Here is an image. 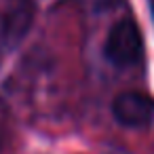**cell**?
<instances>
[{"instance_id": "obj_3", "label": "cell", "mask_w": 154, "mask_h": 154, "mask_svg": "<svg viewBox=\"0 0 154 154\" xmlns=\"http://www.w3.org/2000/svg\"><path fill=\"white\" fill-rule=\"evenodd\" d=\"M112 114L125 127H143L154 116V99L139 91H125L114 97Z\"/></svg>"}, {"instance_id": "obj_4", "label": "cell", "mask_w": 154, "mask_h": 154, "mask_svg": "<svg viewBox=\"0 0 154 154\" xmlns=\"http://www.w3.org/2000/svg\"><path fill=\"white\" fill-rule=\"evenodd\" d=\"M9 127H11L9 108H7V103L2 99H0V152L5 150V146L9 141Z\"/></svg>"}, {"instance_id": "obj_1", "label": "cell", "mask_w": 154, "mask_h": 154, "mask_svg": "<svg viewBox=\"0 0 154 154\" xmlns=\"http://www.w3.org/2000/svg\"><path fill=\"white\" fill-rule=\"evenodd\" d=\"M103 55L110 63L118 68L135 66L143 55V36H141L139 26L133 19L118 21L106 38Z\"/></svg>"}, {"instance_id": "obj_5", "label": "cell", "mask_w": 154, "mask_h": 154, "mask_svg": "<svg viewBox=\"0 0 154 154\" xmlns=\"http://www.w3.org/2000/svg\"><path fill=\"white\" fill-rule=\"evenodd\" d=\"M150 11H152V17H154V0H150Z\"/></svg>"}, {"instance_id": "obj_2", "label": "cell", "mask_w": 154, "mask_h": 154, "mask_svg": "<svg viewBox=\"0 0 154 154\" xmlns=\"http://www.w3.org/2000/svg\"><path fill=\"white\" fill-rule=\"evenodd\" d=\"M36 7L32 0H2L0 2V38L9 47L19 45L34 23Z\"/></svg>"}]
</instances>
